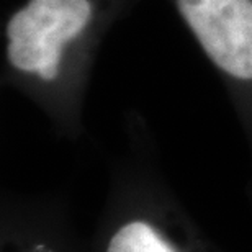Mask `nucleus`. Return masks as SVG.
I'll use <instances>...</instances> for the list:
<instances>
[{
	"label": "nucleus",
	"mask_w": 252,
	"mask_h": 252,
	"mask_svg": "<svg viewBox=\"0 0 252 252\" xmlns=\"http://www.w3.org/2000/svg\"><path fill=\"white\" fill-rule=\"evenodd\" d=\"M107 252H175V249L144 221H131L112 236Z\"/></svg>",
	"instance_id": "obj_3"
},
{
	"label": "nucleus",
	"mask_w": 252,
	"mask_h": 252,
	"mask_svg": "<svg viewBox=\"0 0 252 252\" xmlns=\"http://www.w3.org/2000/svg\"><path fill=\"white\" fill-rule=\"evenodd\" d=\"M138 2L25 0L3 23V84L72 123L103 39Z\"/></svg>",
	"instance_id": "obj_1"
},
{
	"label": "nucleus",
	"mask_w": 252,
	"mask_h": 252,
	"mask_svg": "<svg viewBox=\"0 0 252 252\" xmlns=\"http://www.w3.org/2000/svg\"><path fill=\"white\" fill-rule=\"evenodd\" d=\"M226 84L234 103L252 118V0H169Z\"/></svg>",
	"instance_id": "obj_2"
}]
</instances>
